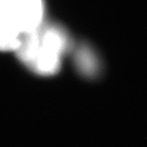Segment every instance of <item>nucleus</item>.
<instances>
[{"label":"nucleus","mask_w":147,"mask_h":147,"mask_svg":"<svg viewBox=\"0 0 147 147\" xmlns=\"http://www.w3.org/2000/svg\"><path fill=\"white\" fill-rule=\"evenodd\" d=\"M68 47L69 38L64 30L42 24L32 32L22 36L16 51L20 60L35 73L51 76L59 72L62 56Z\"/></svg>","instance_id":"obj_1"},{"label":"nucleus","mask_w":147,"mask_h":147,"mask_svg":"<svg viewBox=\"0 0 147 147\" xmlns=\"http://www.w3.org/2000/svg\"><path fill=\"white\" fill-rule=\"evenodd\" d=\"M12 13L22 35L32 32L43 24V0H11Z\"/></svg>","instance_id":"obj_2"},{"label":"nucleus","mask_w":147,"mask_h":147,"mask_svg":"<svg viewBox=\"0 0 147 147\" xmlns=\"http://www.w3.org/2000/svg\"><path fill=\"white\" fill-rule=\"evenodd\" d=\"M22 37L10 36L0 33V51H17L20 45Z\"/></svg>","instance_id":"obj_3"}]
</instances>
